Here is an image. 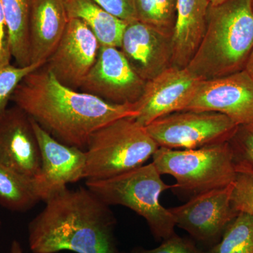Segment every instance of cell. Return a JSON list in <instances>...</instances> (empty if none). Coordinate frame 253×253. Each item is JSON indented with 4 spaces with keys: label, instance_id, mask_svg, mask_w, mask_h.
I'll return each mask as SVG.
<instances>
[{
    "label": "cell",
    "instance_id": "277c9868",
    "mask_svg": "<svg viewBox=\"0 0 253 253\" xmlns=\"http://www.w3.org/2000/svg\"><path fill=\"white\" fill-rule=\"evenodd\" d=\"M86 186L108 206H125L144 217L156 239L175 234L174 218L160 203L161 194L172 185L163 181L154 163L109 179L86 180Z\"/></svg>",
    "mask_w": 253,
    "mask_h": 253
},
{
    "label": "cell",
    "instance_id": "8992f818",
    "mask_svg": "<svg viewBox=\"0 0 253 253\" xmlns=\"http://www.w3.org/2000/svg\"><path fill=\"white\" fill-rule=\"evenodd\" d=\"M152 158L160 174L176 179L172 189L191 198L231 185L237 172L229 141L194 149L159 147Z\"/></svg>",
    "mask_w": 253,
    "mask_h": 253
},
{
    "label": "cell",
    "instance_id": "44dd1931",
    "mask_svg": "<svg viewBox=\"0 0 253 253\" xmlns=\"http://www.w3.org/2000/svg\"><path fill=\"white\" fill-rule=\"evenodd\" d=\"M205 253H253V217L239 212L219 242Z\"/></svg>",
    "mask_w": 253,
    "mask_h": 253
},
{
    "label": "cell",
    "instance_id": "52a82bcc",
    "mask_svg": "<svg viewBox=\"0 0 253 253\" xmlns=\"http://www.w3.org/2000/svg\"><path fill=\"white\" fill-rule=\"evenodd\" d=\"M238 127L225 115L196 111L170 113L145 126L159 147L169 149H199L229 141Z\"/></svg>",
    "mask_w": 253,
    "mask_h": 253
},
{
    "label": "cell",
    "instance_id": "cb8c5ba5",
    "mask_svg": "<svg viewBox=\"0 0 253 253\" xmlns=\"http://www.w3.org/2000/svg\"><path fill=\"white\" fill-rule=\"evenodd\" d=\"M43 66L44 64L36 63L21 67L10 63L0 68V114L7 109L11 96L21 82L30 73Z\"/></svg>",
    "mask_w": 253,
    "mask_h": 253
},
{
    "label": "cell",
    "instance_id": "603a6c76",
    "mask_svg": "<svg viewBox=\"0 0 253 253\" xmlns=\"http://www.w3.org/2000/svg\"><path fill=\"white\" fill-rule=\"evenodd\" d=\"M237 172L233 183L231 204L238 212H245L253 217V172L248 168L236 166Z\"/></svg>",
    "mask_w": 253,
    "mask_h": 253
},
{
    "label": "cell",
    "instance_id": "7402d4cb",
    "mask_svg": "<svg viewBox=\"0 0 253 253\" xmlns=\"http://www.w3.org/2000/svg\"><path fill=\"white\" fill-rule=\"evenodd\" d=\"M138 21L172 38L177 0H134Z\"/></svg>",
    "mask_w": 253,
    "mask_h": 253
},
{
    "label": "cell",
    "instance_id": "4316f807",
    "mask_svg": "<svg viewBox=\"0 0 253 253\" xmlns=\"http://www.w3.org/2000/svg\"><path fill=\"white\" fill-rule=\"evenodd\" d=\"M109 14L125 22L138 21L134 0H93Z\"/></svg>",
    "mask_w": 253,
    "mask_h": 253
},
{
    "label": "cell",
    "instance_id": "d6986e66",
    "mask_svg": "<svg viewBox=\"0 0 253 253\" xmlns=\"http://www.w3.org/2000/svg\"><path fill=\"white\" fill-rule=\"evenodd\" d=\"M35 0H2L10 51L16 66L31 63L30 23Z\"/></svg>",
    "mask_w": 253,
    "mask_h": 253
},
{
    "label": "cell",
    "instance_id": "5b68a950",
    "mask_svg": "<svg viewBox=\"0 0 253 253\" xmlns=\"http://www.w3.org/2000/svg\"><path fill=\"white\" fill-rule=\"evenodd\" d=\"M159 146L134 118L116 120L94 131L85 149L84 179L103 180L144 166Z\"/></svg>",
    "mask_w": 253,
    "mask_h": 253
},
{
    "label": "cell",
    "instance_id": "ba28073f",
    "mask_svg": "<svg viewBox=\"0 0 253 253\" xmlns=\"http://www.w3.org/2000/svg\"><path fill=\"white\" fill-rule=\"evenodd\" d=\"M146 83L119 48L101 46L96 62L80 89L113 104H134L141 97Z\"/></svg>",
    "mask_w": 253,
    "mask_h": 253
},
{
    "label": "cell",
    "instance_id": "e0dca14e",
    "mask_svg": "<svg viewBox=\"0 0 253 253\" xmlns=\"http://www.w3.org/2000/svg\"><path fill=\"white\" fill-rule=\"evenodd\" d=\"M209 0H177L172 38V66L186 68L199 47L207 27Z\"/></svg>",
    "mask_w": 253,
    "mask_h": 253
},
{
    "label": "cell",
    "instance_id": "83f0119b",
    "mask_svg": "<svg viewBox=\"0 0 253 253\" xmlns=\"http://www.w3.org/2000/svg\"><path fill=\"white\" fill-rule=\"evenodd\" d=\"M11 59L2 0H0V68L10 64Z\"/></svg>",
    "mask_w": 253,
    "mask_h": 253
},
{
    "label": "cell",
    "instance_id": "d4e9b609",
    "mask_svg": "<svg viewBox=\"0 0 253 253\" xmlns=\"http://www.w3.org/2000/svg\"><path fill=\"white\" fill-rule=\"evenodd\" d=\"M229 142L236 166H243L253 172V123L239 126Z\"/></svg>",
    "mask_w": 253,
    "mask_h": 253
},
{
    "label": "cell",
    "instance_id": "7a4b0ae2",
    "mask_svg": "<svg viewBox=\"0 0 253 253\" xmlns=\"http://www.w3.org/2000/svg\"><path fill=\"white\" fill-rule=\"evenodd\" d=\"M28 224L33 253H116V220L109 206L88 189H66L45 201Z\"/></svg>",
    "mask_w": 253,
    "mask_h": 253
},
{
    "label": "cell",
    "instance_id": "5bb4252c",
    "mask_svg": "<svg viewBox=\"0 0 253 253\" xmlns=\"http://www.w3.org/2000/svg\"><path fill=\"white\" fill-rule=\"evenodd\" d=\"M0 165L30 177L41 172V149L33 121L16 105L0 114Z\"/></svg>",
    "mask_w": 253,
    "mask_h": 253
},
{
    "label": "cell",
    "instance_id": "8fae6325",
    "mask_svg": "<svg viewBox=\"0 0 253 253\" xmlns=\"http://www.w3.org/2000/svg\"><path fill=\"white\" fill-rule=\"evenodd\" d=\"M186 68L170 66L146 82L141 97L135 103L137 124L149 126L158 118L184 111L202 81Z\"/></svg>",
    "mask_w": 253,
    "mask_h": 253
},
{
    "label": "cell",
    "instance_id": "2e32d148",
    "mask_svg": "<svg viewBox=\"0 0 253 253\" xmlns=\"http://www.w3.org/2000/svg\"><path fill=\"white\" fill-rule=\"evenodd\" d=\"M69 21L63 0H35L30 23L31 64H45Z\"/></svg>",
    "mask_w": 253,
    "mask_h": 253
},
{
    "label": "cell",
    "instance_id": "3957f363",
    "mask_svg": "<svg viewBox=\"0 0 253 253\" xmlns=\"http://www.w3.org/2000/svg\"><path fill=\"white\" fill-rule=\"evenodd\" d=\"M253 49L251 0H226L210 6L202 41L186 68L205 80L243 71Z\"/></svg>",
    "mask_w": 253,
    "mask_h": 253
},
{
    "label": "cell",
    "instance_id": "4dcf8cb0",
    "mask_svg": "<svg viewBox=\"0 0 253 253\" xmlns=\"http://www.w3.org/2000/svg\"><path fill=\"white\" fill-rule=\"evenodd\" d=\"M226 1V0H209L211 6H217V5L222 4Z\"/></svg>",
    "mask_w": 253,
    "mask_h": 253
},
{
    "label": "cell",
    "instance_id": "ac0fdd59",
    "mask_svg": "<svg viewBox=\"0 0 253 253\" xmlns=\"http://www.w3.org/2000/svg\"><path fill=\"white\" fill-rule=\"evenodd\" d=\"M68 18L83 21L97 38L101 46L121 48L128 23L109 14L93 0H63Z\"/></svg>",
    "mask_w": 253,
    "mask_h": 253
},
{
    "label": "cell",
    "instance_id": "4fadbf2b",
    "mask_svg": "<svg viewBox=\"0 0 253 253\" xmlns=\"http://www.w3.org/2000/svg\"><path fill=\"white\" fill-rule=\"evenodd\" d=\"M32 121L41 154V172L35 180L40 198L45 202L70 183L84 179L85 151L60 142Z\"/></svg>",
    "mask_w": 253,
    "mask_h": 253
},
{
    "label": "cell",
    "instance_id": "d6a6232c",
    "mask_svg": "<svg viewBox=\"0 0 253 253\" xmlns=\"http://www.w3.org/2000/svg\"><path fill=\"white\" fill-rule=\"evenodd\" d=\"M0 229H1V221H0Z\"/></svg>",
    "mask_w": 253,
    "mask_h": 253
},
{
    "label": "cell",
    "instance_id": "f1b7e54d",
    "mask_svg": "<svg viewBox=\"0 0 253 253\" xmlns=\"http://www.w3.org/2000/svg\"><path fill=\"white\" fill-rule=\"evenodd\" d=\"M244 70L249 73V76L253 79V49L251 51V54H250Z\"/></svg>",
    "mask_w": 253,
    "mask_h": 253
},
{
    "label": "cell",
    "instance_id": "484cf974",
    "mask_svg": "<svg viewBox=\"0 0 253 253\" xmlns=\"http://www.w3.org/2000/svg\"><path fill=\"white\" fill-rule=\"evenodd\" d=\"M130 253H205L198 249L191 240L174 235L163 240L162 244L154 249L136 248Z\"/></svg>",
    "mask_w": 253,
    "mask_h": 253
},
{
    "label": "cell",
    "instance_id": "ffe728a7",
    "mask_svg": "<svg viewBox=\"0 0 253 253\" xmlns=\"http://www.w3.org/2000/svg\"><path fill=\"white\" fill-rule=\"evenodd\" d=\"M41 201L34 177L0 165V205L14 212H26Z\"/></svg>",
    "mask_w": 253,
    "mask_h": 253
},
{
    "label": "cell",
    "instance_id": "7c38bea8",
    "mask_svg": "<svg viewBox=\"0 0 253 253\" xmlns=\"http://www.w3.org/2000/svg\"><path fill=\"white\" fill-rule=\"evenodd\" d=\"M100 46L85 23L70 18L59 44L44 66L63 85L78 90L96 62Z\"/></svg>",
    "mask_w": 253,
    "mask_h": 253
},
{
    "label": "cell",
    "instance_id": "f546056e",
    "mask_svg": "<svg viewBox=\"0 0 253 253\" xmlns=\"http://www.w3.org/2000/svg\"><path fill=\"white\" fill-rule=\"evenodd\" d=\"M9 253H23L22 247L21 244L16 240L12 241L11 246H10Z\"/></svg>",
    "mask_w": 253,
    "mask_h": 253
},
{
    "label": "cell",
    "instance_id": "9a60e30c",
    "mask_svg": "<svg viewBox=\"0 0 253 253\" xmlns=\"http://www.w3.org/2000/svg\"><path fill=\"white\" fill-rule=\"evenodd\" d=\"M120 49L146 82L172 66V38L139 21L128 23Z\"/></svg>",
    "mask_w": 253,
    "mask_h": 253
},
{
    "label": "cell",
    "instance_id": "30bf717a",
    "mask_svg": "<svg viewBox=\"0 0 253 253\" xmlns=\"http://www.w3.org/2000/svg\"><path fill=\"white\" fill-rule=\"evenodd\" d=\"M184 111L225 115L236 126L253 123V79L245 70L224 77L205 80Z\"/></svg>",
    "mask_w": 253,
    "mask_h": 253
},
{
    "label": "cell",
    "instance_id": "1f68e13d",
    "mask_svg": "<svg viewBox=\"0 0 253 253\" xmlns=\"http://www.w3.org/2000/svg\"><path fill=\"white\" fill-rule=\"evenodd\" d=\"M251 4H252V8L253 10V0H251Z\"/></svg>",
    "mask_w": 253,
    "mask_h": 253
},
{
    "label": "cell",
    "instance_id": "6da1fadb",
    "mask_svg": "<svg viewBox=\"0 0 253 253\" xmlns=\"http://www.w3.org/2000/svg\"><path fill=\"white\" fill-rule=\"evenodd\" d=\"M11 101L56 140L84 151L94 131L139 115L135 103L113 104L63 85L44 65L21 82Z\"/></svg>",
    "mask_w": 253,
    "mask_h": 253
},
{
    "label": "cell",
    "instance_id": "9c48e42d",
    "mask_svg": "<svg viewBox=\"0 0 253 253\" xmlns=\"http://www.w3.org/2000/svg\"><path fill=\"white\" fill-rule=\"evenodd\" d=\"M233 184L196 195L185 204L169 208L176 226L195 239L215 244L238 214L231 204Z\"/></svg>",
    "mask_w": 253,
    "mask_h": 253
}]
</instances>
